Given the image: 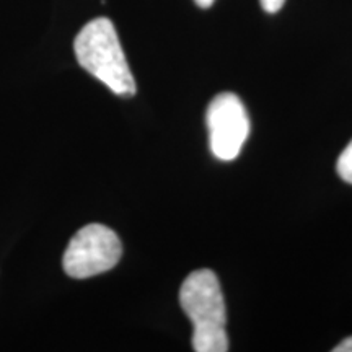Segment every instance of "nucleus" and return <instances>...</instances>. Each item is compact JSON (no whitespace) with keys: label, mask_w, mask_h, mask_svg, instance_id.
<instances>
[{"label":"nucleus","mask_w":352,"mask_h":352,"mask_svg":"<svg viewBox=\"0 0 352 352\" xmlns=\"http://www.w3.org/2000/svg\"><path fill=\"white\" fill-rule=\"evenodd\" d=\"M74 51L78 64L114 95H135L138 87L111 20L100 16L88 21L74 41Z\"/></svg>","instance_id":"1"},{"label":"nucleus","mask_w":352,"mask_h":352,"mask_svg":"<svg viewBox=\"0 0 352 352\" xmlns=\"http://www.w3.org/2000/svg\"><path fill=\"white\" fill-rule=\"evenodd\" d=\"M122 256L120 236L101 223H90L72 236L63 258L65 274L88 279L113 270Z\"/></svg>","instance_id":"2"},{"label":"nucleus","mask_w":352,"mask_h":352,"mask_svg":"<svg viewBox=\"0 0 352 352\" xmlns=\"http://www.w3.org/2000/svg\"><path fill=\"white\" fill-rule=\"evenodd\" d=\"M210 152L220 162H232L240 155L250 135V116L235 94L226 91L214 96L206 113Z\"/></svg>","instance_id":"3"},{"label":"nucleus","mask_w":352,"mask_h":352,"mask_svg":"<svg viewBox=\"0 0 352 352\" xmlns=\"http://www.w3.org/2000/svg\"><path fill=\"white\" fill-rule=\"evenodd\" d=\"M179 303L195 329L226 328V300L214 271L191 272L179 289Z\"/></svg>","instance_id":"4"},{"label":"nucleus","mask_w":352,"mask_h":352,"mask_svg":"<svg viewBox=\"0 0 352 352\" xmlns=\"http://www.w3.org/2000/svg\"><path fill=\"white\" fill-rule=\"evenodd\" d=\"M191 344L196 352H227L228 338L226 328L195 329Z\"/></svg>","instance_id":"5"},{"label":"nucleus","mask_w":352,"mask_h":352,"mask_svg":"<svg viewBox=\"0 0 352 352\" xmlns=\"http://www.w3.org/2000/svg\"><path fill=\"white\" fill-rule=\"evenodd\" d=\"M336 170L338 175H340L346 183L352 184V140L346 145V148L341 152L340 158H338Z\"/></svg>","instance_id":"6"},{"label":"nucleus","mask_w":352,"mask_h":352,"mask_svg":"<svg viewBox=\"0 0 352 352\" xmlns=\"http://www.w3.org/2000/svg\"><path fill=\"white\" fill-rule=\"evenodd\" d=\"M261 2V7L264 12L267 13H277L280 8L284 7L285 0H259Z\"/></svg>","instance_id":"7"},{"label":"nucleus","mask_w":352,"mask_h":352,"mask_svg":"<svg viewBox=\"0 0 352 352\" xmlns=\"http://www.w3.org/2000/svg\"><path fill=\"white\" fill-rule=\"evenodd\" d=\"M333 352H352V336L346 338L344 341H341L340 344L334 347Z\"/></svg>","instance_id":"8"},{"label":"nucleus","mask_w":352,"mask_h":352,"mask_svg":"<svg viewBox=\"0 0 352 352\" xmlns=\"http://www.w3.org/2000/svg\"><path fill=\"white\" fill-rule=\"evenodd\" d=\"M195 2H196L197 7H201V8H209V7L214 6L215 0H195Z\"/></svg>","instance_id":"9"}]
</instances>
